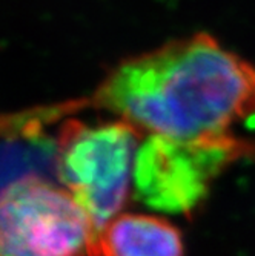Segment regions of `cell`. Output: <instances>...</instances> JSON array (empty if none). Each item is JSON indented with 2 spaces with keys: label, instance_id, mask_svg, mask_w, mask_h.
I'll list each match as a JSON object with an SVG mask.
<instances>
[{
  "label": "cell",
  "instance_id": "cell-1",
  "mask_svg": "<svg viewBox=\"0 0 255 256\" xmlns=\"http://www.w3.org/2000/svg\"><path fill=\"white\" fill-rule=\"evenodd\" d=\"M89 104L145 135L223 136L255 118V66L214 36L197 32L119 62Z\"/></svg>",
  "mask_w": 255,
  "mask_h": 256
},
{
  "label": "cell",
  "instance_id": "cell-2",
  "mask_svg": "<svg viewBox=\"0 0 255 256\" xmlns=\"http://www.w3.org/2000/svg\"><path fill=\"white\" fill-rule=\"evenodd\" d=\"M146 135L128 122L68 117L57 130L54 175L100 232L129 201L135 156Z\"/></svg>",
  "mask_w": 255,
  "mask_h": 256
},
{
  "label": "cell",
  "instance_id": "cell-3",
  "mask_svg": "<svg viewBox=\"0 0 255 256\" xmlns=\"http://www.w3.org/2000/svg\"><path fill=\"white\" fill-rule=\"evenodd\" d=\"M253 155L255 144L234 134L195 142L146 135L135 156L132 190L157 212L192 216L214 181L235 161Z\"/></svg>",
  "mask_w": 255,
  "mask_h": 256
},
{
  "label": "cell",
  "instance_id": "cell-4",
  "mask_svg": "<svg viewBox=\"0 0 255 256\" xmlns=\"http://www.w3.org/2000/svg\"><path fill=\"white\" fill-rule=\"evenodd\" d=\"M99 234L63 186L40 174L0 189V256H99Z\"/></svg>",
  "mask_w": 255,
  "mask_h": 256
},
{
  "label": "cell",
  "instance_id": "cell-5",
  "mask_svg": "<svg viewBox=\"0 0 255 256\" xmlns=\"http://www.w3.org/2000/svg\"><path fill=\"white\" fill-rule=\"evenodd\" d=\"M99 256H184L181 232L169 220L120 214L100 232Z\"/></svg>",
  "mask_w": 255,
  "mask_h": 256
}]
</instances>
